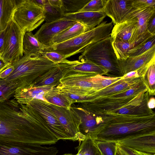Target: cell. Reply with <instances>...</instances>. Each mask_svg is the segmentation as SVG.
I'll use <instances>...</instances> for the list:
<instances>
[{
    "instance_id": "6da1fadb",
    "label": "cell",
    "mask_w": 155,
    "mask_h": 155,
    "mask_svg": "<svg viewBox=\"0 0 155 155\" xmlns=\"http://www.w3.org/2000/svg\"><path fill=\"white\" fill-rule=\"evenodd\" d=\"M0 140L40 145L58 140L41 117L24 111L15 98L0 102Z\"/></svg>"
},
{
    "instance_id": "7a4b0ae2",
    "label": "cell",
    "mask_w": 155,
    "mask_h": 155,
    "mask_svg": "<svg viewBox=\"0 0 155 155\" xmlns=\"http://www.w3.org/2000/svg\"><path fill=\"white\" fill-rule=\"evenodd\" d=\"M97 126L90 136L94 141L117 143L137 136L155 134V114H110L96 116Z\"/></svg>"
},
{
    "instance_id": "3957f363",
    "label": "cell",
    "mask_w": 155,
    "mask_h": 155,
    "mask_svg": "<svg viewBox=\"0 0 155 155\" xmlns=\"http://www.w3.org/2000/svg\"><path fill=\"white\" fill-rule=\"evenodd\" d=\"M58 64L41 54L24 55L12 63L14 69L4 80L15 86L16 92L33 87L40 76Z\"/></svg>"
},
{
    "instance_id": "277c9868",
    "label": "cell",
    "mask_w": 155,
    "mask_h": 155,
    "mask_svg": "<svg viewBox=\"0 0 155 155\" xmlns=\"http://www.w3.org/2000/svg\"><path fill=\"white\" fill-rule=\"evenodd\" d=\"M113 23L103 21L94 28L72 39L48 47L45 51H52L63 55L65 59L82 53L90 45L110 36Z\"/></svg>"
},
{
    "instance_id": "5b68a950",
    "label": "cell",
    "mask_w": 155,
    "mask_h": 155,
    "mask_svg": "<svg viewBox=\"0 0 155 155\" xmlns=\"http://www.w3.org/2000/svg\"><path fill=\"white\" fill-rule=\"evenodd\" d=\"M110 36L87 47L79 58L89 61L107 72V76L122 77L123 74L118 60L113 49Z\"/></svg>"
},
{
    "instance_id": "8992f818",
    "label": "cell",
    "mask_w": 155,
    "mask_h": 155,
    "mask_svg": "<svg viewBox=\"0 0 155 155\" xmlns=\"http://www.w3.org/2000/svg\"><path fill=\"white\" fill-rule=\"evenodd\" d=\"M143 80L130 88L105 97L96 98L86 102L96 112L103 114L124 104L147 89Z\"/></svg>"
},
{
    "instance_id": "52a82bcc",
    "label": "cell",
    "mask_w": 155,
    "mask_h": 155,
    "mask_svg": "<svg viewBox=\"0 0 155 155\" xmlns=\"http://www.w3.org/2000/svg\"><path fill=\"white\" fill-rule=\"evenodd\" d=\"M13 19L25 32H31L45 21L44 10L32 0H22Z\"/></svg>"
},
{
    "instance_id": "ba28073f",
    "label": "cell",
    "mask_w": 155,
    "mask_h": 155,
    "mask_svg": "<svg viewBox=\"0 0 155 155\" xmlns=\"http://www.w3.org/2000/svg\"><path fill=\"white\" fill-rule=\"evenodd\" d=\"M25 33L13 18L5 30L0 52L1 58L4 61L12 64L23 56L22 42Z\"/></svg>"
},
{
    "instance_id": "9c48e42d",
    "label": "cell",
    "mask_w": 155,
    "mask_h": 155,
    "mask_svg": "<svg viewBox=\"0 0 155 155\" xmlns=\"http://www.w3.org/2000/svg\"><path fill=\"white\" fill-rule=\"evenodd\" d=\"M58 152L54 147L0 140V155H57Z\"/></svg>"
},
{
    "instance_id": "30bf717a",
    "label": "cell",
    "mask_w": 155,
    "mask_h": 155,
    "mask_svg": "<svg viewBox=\"0 0 155 155\" xmlns=\"http://www.w3.org/2000/svg\"><path fill=\"white\" fill-rule=\"evenodd\" d=\"M48 104L66 132L73 141L78 140L79 144L85 138L80 134L79 126L81 123L80 117L72 107L68 109L55 106L49 103Z\"/></svg>"
},
{
    "instance_id": "8fae6325",
    "label": "cell",
    "mask_w": 155,
    "mask_h": 155,
    "mask_svg": "<svg viewBox=\"0 0 155 155\" xmlns=\"http://www.w3.org/2000/svg\"><path fill=\"white\" fill-rule=\"evenodd\" d=\"M48 103L42 100L35 99L28 104L39 113L50 130L58 140L60 139L70 140L64 129L53 113Z\"/></svg>"
},
{
    "instance_id": "7c38bea8",
    "label": "cell",
    "mask_w": 155,
    "mask_h": 155,
    "mask_svg": "<svg viewBox=\"0 0 155 155\" xmlns=\"http://www.w3.org/2000/svg\"><path fill=\"white\" fill-rule=\"evenodd\" d=\"M77 22L65 17L52 22H45L34 35L40 42L49 47L52 45L51 40L54 36L72 26Z\"/></svg>"
},
{
    "instance_id": "4fadbf2b",
    "label": "cell",
    "mask_w": 155,
    "mask_h": 155,
    "mask_svg": "<svg viewBox=\"0 0 155 155\" xmlns=\"http://www.w3.org/2000/svg\"><path fill=\"white\" fill-rule=\"evenodd\" d=\"M132 0H108L105 4L104 11L112 22L117 24L127 21L130 14L134 10Z\"/></svg>"
},
{
    "instance_id": "5bb4252c",
    "label": "cell",
    "mask_w": 155,
    "mask_h": 155,
    "mask_svg": "<svg viewBox=\"0 0 155 155\" xmlns=\"http://www.w3.org/2000/svg\"><path fill=\"white\" fill-rule=\"evenodd\" d=\"M155 14V7H149L141 9H134L130 14L128 20L134 18L137 21L136 28L129 42L134 46V43L137 40L154 36L148 31L147 27L150 19Z\"/></svg>"
},
{
    "instance_id": "9a60e30c",
    "label": "cell",
    "mask_w": 155,
    "mask_h": 155,
    "mask_svg": "<svg viewBox=\"0 0 155 155\" xmlns=\"http://www.w3.org/2000/svg\"><path fill=\"white\" fill-rule=\"evenodd\" d=\"M142 78V77L125 79L122 78L111 85L98 90H94L91 88H89L90 95L89 100L87 101L96 98L107 97L120 91L129 89L141 81Z\"/></svg>"
},
{
    "instance_id": "2e32d148",
    "label": "cell",
    "mask_w": 155,
    "mask_h": 155,
    "mask_svg": "<svg viewBox=\"0 0 155 155\" xmlns=\"http://www.w3.org/2000/svg\"><path fill=\"white\" fill-rule=\"evenodd\" d=\"M155 59V45L144 53L134 57H128L125 59H118L123 76L137 70L148 64Z\"/></svg>"
},
{
    "instance_id": "e0dca14e",
    "label": "cell",
    "mask_w": 155,
    "mask_h": 155,
    "mask_svg": "<svg viewBox=\"0 0 155 155\" xmlns=\"http://www.w3.org/2000/svg\"><path fill=\"white\" fill-rule=\"evenodd\" d=\"M106 16L104 10L95 12H85L71 14H65L64 17L80 23L88 30L100 25Z\"/></svg>"
},
{
    "instance_id": "ac0fdd59",
    "label": "cell",
    "mask_w": 155,
    "mask_h": 155,
    "mask_svg": "<svg viewBox=\"0 0 155 155\" xmlns=\"http://www.w3.org/2000/svg\"><path fill=\"white\" fill-rule=\"evenodd\" d=\"M117 143L130 149L155 154V134L133 137Z\"/></svg>"
},
{
    "instance_id": "d6986e66",
    "label": "cell",
    "mask_w": 155,
    "mask_h": 155,
    "mask_svg": "<svg viewBox=\"0 0 155 155\" xmlns=\"http://www.w3.org/2000/svg\"><path fill=\"white\" fill-rule=\"evenodd\" d=\"M55 87H56L54 85L32 87L16 92L14 97L18 103L21 104H28L35 99L41 100L48 103L45 99L44 95Z\"/></svg>"
},
{
    "instance_id": "ffe728a7",
    "label": "cell",
    "mask_w": 155,
    "mask_h": 155,
    "mask_svg": "<svg viewBox=\"0 0 155 155\" xmlns=\"http://www.w3.org/2000/svg\"><path fill=\"white\" fill-rule=\"evenodd\" d=\"M65 67L64 62L51 68L40 76L35 81L33 87L47 85L57 86L60 84Z\"/></svg>"
},
{
    "instance_id": "44dd1931",
    "label": "cell",
    "mask_w": 155,
    "mask_h": 155,
    "mask_svg": "<svg viewBox=\"0 0 155 155\" xmlns=\"http://www.w3.org/2000/svg\"><path fill=\"white\" fill-rule=\"evenodd\" d=\"M22 0H0V33L4 31L13 18Z\"/></svg>"
},
{
    "instance_id": "7402d4cb",
    "label": "cell",
    "mask_w": 155,
    "mask_h": 155,
    "mask_svg": "<svg viewBox=\"0 0 155 155\" xmlns=\"http://www.w3.org/2000/svg\"><path fill=\"white\" fill-rule=\"evenodd\" d=\"M137 22L135 19L131 18L123 22L115 25L110 33L111 38L130 42L136 28Z\"/></svg>"
},
{
    "instance_id": "603a6c76",
    "label": "cell",
    "mask_w": 155,
    "mask_h": 155,
    "mask_svg": "<svg viewBox=\"0 0 155 155\" xmlns=\"http://www.w3.org/2000/svg\"><path fill=\"white\" fill-rule=\"evenodd\" d=\"M40 42L31 32H26L22 42L23 54L26 56L42 55L48 48Z\"/></svg>"
},
{
    "instance_id": "cb8c5ba5",
    "label": "cell",
    "mask_w": 155,
    "mask_h": 155,
    "mask_svg": "<svg viewBox=\"0 0 155 155\" xmlns=\"http://www.w3.org/2000/svg\"><path fill=\"white\" fill-rule=\"evenodd\" d=\"M79 116L81 123L79 126L80 134L85 138L90 135L97 126L95 116L80 107H72Z\"/></svg>"
},
{
    "instance_id": "d4e9b609",
    "label": "cell",
    "mask_w": 155,
    "mask_h": 155,
    "mask_svg": "<svg viewBox=\"0 0 155 155\" xmlns=\"http://www.w3.org/2000/svg\"><path fill=\"white\" fill-rule=\"evenodd\" d=\"M67 68L69 70L93 73L107 76V72L105 69L89 61L82 58H79L78 60L70 61Z\"/></svg>"
},
{
    "instance_id": "484cf974",
    "label": "cell",
    "mask_w": 155,
    "mask_h": 155,
    "mask_svg": "<svg viewBox=\"0 0 155 155\" xmlns=\"http://www.w3.org/2000/svg\"><path fill=\"white\" fill-rule=\"evenodd\" d=\"M44 98L48 103L68 109H70L73 103L72 100L56 87L47 92Z\"/></svg>"
},
{
    "instance_id": "4316f807",
    "label": "cell",
    "mask_w": 155,
    "mask_h": 155,
    "mask_svg": "<svg viewBox=\"0 0 155 155\" xmlns=\"http://www.w3.org/2000/svg\"><path fill=\"white\" fill-rule=\"evenodd\" d=\"M88 30H89L84 25L77 22L72 26L54 36L51 40L52 45L66 41Z\"/></svg>"
},
{
    "instance_id": "83f0119b",
    "label": "cell",
    "mask_w": 155,
    "mask_h": 155,
    "mask_svg": "<svg viewBox=\"0 0 155 155\" xmlns=\"http://www.w3.org/2000/svg\"><path fill=\"white\" fill-rule=\"evenodd\" d=\"M143 81L147 87L149 96L155 95V59L149 65L142 76Z\"/></svg>"
},
{
    "instance_id": "f1b7e54d",
    "label": "cell",
    "mask_w": 155,
    "mask_h": 155,
    "mask_svg": "<svg viewBox=\"0 0 155 155\" xmlns=\"http://www.w3.org/2000/svg\"><path fill=\"white\" fill-rule=\"evenodd\" d=\"M112 46L118 59H125L127 57L128 52L134 45L129 42H125L117 39H112Z\"/></svg>"
},
{
    "instance_id": "f546056e",
    "label": "cell",
    "mask_w": 155,
    "mask_h": 155,
    "mask_svg": "<svg viewBox=\"0 0 155 155\" xmlns=\"http://www.w3.org/2000/svg\"><path fill=\"white\" fill-rule=\"evenodd\" d=\"M43 8L45 11V21L46 23L52 22L64 17L65 13L62 8L51 5L48 0Z\"/></svg>"
},
{
    "instance_id": "4dcf8cb0",
    "label": "cell",
    "mask_w": 155,
    "mask_h": 155,
    "mask_svg": "<svg viewBox=\"0 0 155 155\" xmlns=\"http://www.w3.org/2000/svg\"><path fill=\"white\" fill-rule=\"evenodd\" d=\"M122 78V77H113L97 74L91 77L92 83L94 90H98L106 87Z\"/></svg>"
},
{
    "instance_id": "1f68e13d",
    "label": "cell",
    "mask_w": 155,
    "mask_h": 155,
    "mask_svg": "<svg viewBox=\"0 0 155 155\" xmlns=\"http://www.w3.org/2000/svg\"><path fill=\"white\" fill-rule=\"evenodd\" d=\"M62 9L65 14L79 12L90 0H61Z\"/></svg>"
},
{
    "instance_id": "d6a6232c",
    "label": "cell",
    "mask_w": 155,
    "mask_h": 155,
    "mask_svg": "<svg viewBox=\"0 0 155 155\" xmlns=\"http://www.w3.org/2000/svg\"><path fill=\"white\" fill-rule=\"evenodd\" d=\"M76 148L80 150L84 155H102L95 142L89 135L87 136Z\"/></svg>"
},
{
    "instance_id": "836d02e7",
    "label": "cell",
    "mask_w": 155,
    "mask_h": 155,
    "mask_svg": "<svg viewBox=\"0 0 155 155\" xmlns=\"http://www.w3.org/2000/svg\"><path fill=\"white\" fill-rule=\"evenodd\" d=\"M16 90L14 85L0 78V102L9 100L14 97Z\"/></svg>"
},
{
    "instance_id": "e575fe53",
    "label": "cell",
    "mask_w": 155,
    "mask_h": 155,
    "mask_svg": "<svg viewBox=\"0 0 155 155\" xmlns=\"http://www.w3.org/2000/svg\"><path fill=\"white\" fill-rule=\"evenodd\" d=\"M155 45V36L149 38L143 43L131 48L128 52V57H134L141 55Z\"/></svg>"
},
{
    "instance_id": "d590c367",
    "label": "cell",
    "mask_w": 155,
    "mask_h": 155,
    "mask_svg": "<svg viewBox=\"0 0 155 155\" xmlns=\"http://www.w3.org/2000/svg\"><path fill=\"white\" fill-rule=\"evenodd\" d=\"M95 142L102 155H116L117 143L107 141Z\"/></svg>"
},
{
    "instance_id": "8d00e7d4",
    "label": "cell",
    "mask_w": 155,
    "mask_h": 155,
    "mask_svg": "<svg viewBox=\"0 0 155 155\" xmlns=\"http://www.w3.org/2000/svg\"><path fill=\"white\" fill-rule=\"evenodd\" d=\"M106 0H91L88 2L79 12H98L104 10Z\"/></svg>"
},
{
    "instance_id": "74e56055",
    "label": "cell",
    "mask_w": 155,
    "mask_h": 155,
    "mask_svg": "<svg viewBox=\"0 0 155 155\" xmlns=\"http://www.w3.org/2000/svg\"><path fill=\"white\" fill-rule=\"evenodd\" d=\"M42 55L54 64H58L67 61L64 56L58 53L50 51H45Z\"/></svg>"
},
{
    "instance_id": "f35d334b",
    "label": "cell",
    "mask_w": 155,
    "mask_h": 155,
    "mask_svg": "<svg viewBox=\"0 0 155 155\" xmlns=\"http://www.w3.org/2000/svg\"><path fill=\"white\" fill-rule=\"evenodd\" d=\"M132 6L135 9L155 7V0H132Z\"/></svg>"
},
{
    "instance_id": "ab89813d",
    "label": "cell",
    "mask_w": 155,
    "mask_h": 155,
    "mask_svg": "<svg viewBox=\"0 0 155 155\" xmlns=\"http://www.w3.org/2000/svg\"><path fill=\"white\" fill-rule=\"evenodd\" d=\"M151 62L137 70L130 72L124 75L122 77L123 79H125L142 77Z\"/></svg>"
},
{
    "instance_id": "60d3db41",
    "label": "cell",
    "mask_w": 155,
    "mask_h": 155,
    "mask_svg": "<svg viewBox=\"0 0 155 155\" xmlns=\"http://www.w3.org/2000/svg\"><path fill=\"white\" fill-rule=\"evenodd\" d=\"M117 154L119 155H137L130 148L117 143Z\"/></svg>"
},
{
    "instance_id": "b9f144b4",
    "label": "cell",
    "mask_w": 155,
    "mask_h": 155,
    "mask_svg": "<svg viewBox=\"0 0 155 155\" xmlns=\"http://www.w3.org/2000/svg\"><path fill=\"white\" fill-rule=\"evenodd\" d=\"M148 31L153 35H155V14H153L149 21L147 27Z\"/></svg>"
},
{
    "instance_id": "7bdbcfd3",
    "label": "cell",
    "mask_w": 155,
    "mask_h": 155,
    "mask_svg": "<svg viewBox=\"0 0 155 155\" xmlns=\"http://www.w3.org/2000/svg\"><path fill=\"white\" fill-rule=\"evenodd\" d=\"M14 69V67L12 65L0 72V78L4 79L8 77Z\"/></svg>"
},
{
    "instance_id": "ee69618b",
    "label": "cell",
    "mask_w": 155,
    "mask_h": 155,
    "mask_svg": "<svg viewBox=\"0 0 155 155\" xmlns=\"http://www.w3.org/2000/svg\"><path fill=\"white\" fill-rule=\"evenodd\" d=\"M48 2L51 5L62 8V3L61 0H48Z\"/></svg>"
},
{
    "instance_id": "f6af8a7d",
    "label": "cell",
    "mask_w": 155,
    "mask_h": 155,
    "mask_svg": "<svg viewBox=\"0 0 155 155\" xmlns=\"http://www.w3.org/2000/svg\"><path fill=\"white\" fill-rule=\"evenodd\" d=\"M12 64L4 61L0 58V72L11 65Z\"/></svg>"
},
{
    "instance_id": "bcb514c9",
    "label": "cell",
    "mask_w": 155,
    "mask_h": 155,
    "mask_svg": "<svg viewBox=\"0 0 155 155\" xmlns=\"http://www.w3.org/2000/svg\"><path fill=\"white\" fill-rule=\"evenodd\" d=\"M38 6L43 8L47 2V0H32Z\"/></svg>"
},
{
    "instance_id": "7dc6e473",
    "label": "cell",
    "mask_w": 155,
    "mask_h": 155,
    "mask_svg": "<svg viewBox=\"0 0 155 155\" xmlns=\"http://www.w3.org/2000/svg\"><path fill=\"white\" fill-rule=\"evenodd\" d=\"M155 100L153 97H152L149 99L148 102V106L150 109L153 108L155 107Z\"/></svg>"
},
{
    "instance_id": "c3c4849f",
    "label": "cell",
    "mask_w": 155,
    "mask_h": 155,
    "mask_svg": "<svg viewBox=\"0 0 155 155\" xmlns=\"http://www.w3.org/2000/svg\"><path fill=\"white\" fill-rule=\"evenodd\" d=\"M130 149L133 151V152L135 154L137 155H155V154H153L149 153L140 151L132 149Z\"/></svg>"
},
{
    "instance_id": "681fc988",
    "label": "cell",
    "mask_w": 155,
    "mask_h": 155,
    "mask_svg": "<svg viewBox=\"0 0 155 155\" xmlns=\"http://www.w3.org/2000/svg\"><path fill=\"white\" fill-rule=\"evenodd\" d=\"M5 34V30L0 33V53L3 45Z\"/></svg>"
},
{
    "instance_id": "f907efd6",
    "label": "cell",
    "mask_w": 155,
    "mask_h": 155,
    "mask_svg": "<svg viewBox=\"0 0 155 155\" xmlns=\"http://www.w3.org/2000/svg\"><path fill=\"white\" fill-rule=\"evenodd\" d=\"M78 151V153L75 155H84L82 152L80 150L77 149Z\"/></svg>"
},
{
    "instance_id": "816d5d0a",
    "label": "cell",
    "mask_w": 155,
    "mask_h": 155,
    "mask_svg": "<svg viewBox=\"0 0 155 155\" xmlns=\"http://www.w3.org/2000/svg\"><path fill=\"white\" fill-rule=\"evenodd\" d=\"M63 155H75L71 153H67V154L66 153V154H65Z\"/></svg>"
},
{
    "instance_id": "f5cc1de1",
    "label": "cell",
    "mask_w": 155,
    "mask_h": 155,
    "mask_svg": "<svg viewBox=\"0 0 155 155\" xmlns=\"http://www.w3.org/2000/svg\"><path fill=\"white\" fill-rule=\"evenodd\" d=\"M1 53H0V58H1Z\"/></svg>"
},
{
    "instance_id": "db71d44e",
    "label": "cell",
    "mask_w": 155,
    "mask_h": 155,
    "mask_svg": "<svg viewBox=\"0 0 155 155\" xmlns=\"http://www.w3.org/2000/svg\"><path fill=\"white\" fill-rule=\"evenodd\" d=\"M116 155H118V154H117Z\"/></svg>"
}]
</instances>
